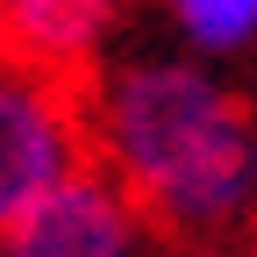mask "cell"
Masks as SVG:
<instances>
[{
  "label": "cell",
  "mask_w": 257,
  "mask_h": 257,
  "mask_svg": "<svg viewBox=\"0 0 257 257\" xmlns=\"http://www.w3.org/2000/svg\"><path fill=\"white\" fill-rule=\"evenodd\" d=\"M93 157L186 236L236 229L257 207V121L207 57H128L86 86Z\"/></svg>",
  "instance_id": "6da1fadb"
},
{
  "label": "cell",
  "mask_w": 257,
  "mask_h": 257,
  "mask_svg": "<svg viewBox=\"0 0 257 257\" xmlns=\"http://www.w3.org/2000/svg\"><path fill=\"white\" fill-rule=\"evenodd\" d=\"M121 15H128V0H0V43L79 79L107 50Z\"/></svg>",
  "instance_id": "277c9868"
},
{
  "label": "cell",
  "mask_w": 257,
  "mask_h": 257,
  "mask_svg": "<svg viewBox=\"0 0 257 257\" xmlns=\"http://www.w3.org/2000/svg\"><path fill=\"white\" fill-rule=\"evenodd\" d=\"M165 15L200 57H243L257 43V0H165Z\"/></svg>",
  "instance_id": "5b68a950"
},
{
  "label": "cell",
  "mask_w": 257,
  "mask_h": 257,
  "mask_svg": "<svg viewBox=\"0 0 257 257\" xmlns=\"http://www.w3.org/2000/svg\"><path fill=\"white\" fill-rule=\"evenodd\" d=\"M79 165H93L86 93L72 72H50L0 43V236Z\"/></svg>",
  "instance_id": "7a4b0ae2"
},
{
  "label": "cell",
  "mask_w": 257,
  "mask_h": 257,
  "mask_svg": "<svg viewBox=\"0 0 257 257\" xmlns=\"http://www.w3.org/2000/svg\"><path fill=\"white\" fill-rule=\"evenodd\" d=\"M150 221L157 214L107 165H79L0 236V257H157Z\"/></svg>",
  "instance_id": "3957f363"
}]
</instances>
